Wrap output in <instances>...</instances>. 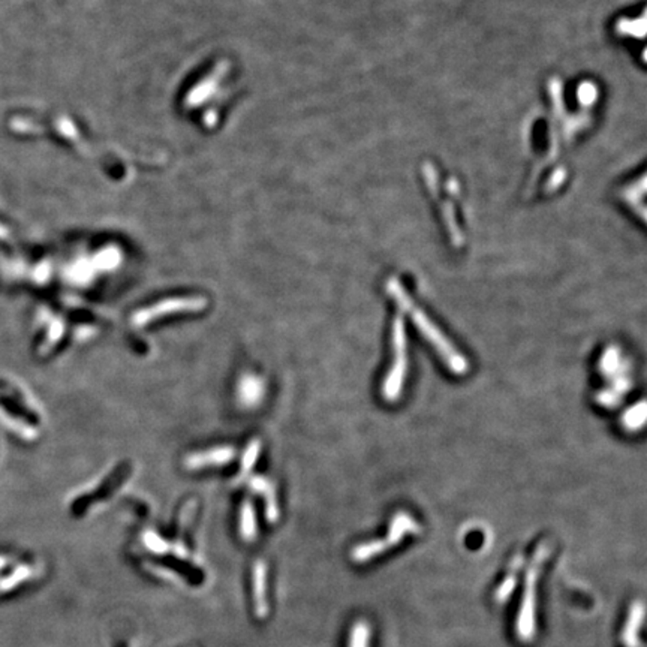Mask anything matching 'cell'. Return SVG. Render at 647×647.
Returning <instances> with one entry per match:
<instances>
[{"label":"cell","mask_w":647,"mask_h":647,"mask_svg":"<svg viewBox=\"0 0 647 647\" xmlns=\"http://www.w3.org/2000/svg\"><path fill=\"white\" fill-rule=\"evenodd\" d=\"M387 292L393 299L396 305L399 306L402 312L407 313L411 317L417 330L420 331L423 338L432 345L437 356L446 363V368L455 375H466L469 370V363L466 358L457 351V348L446 339V336L439 330V327L427 317V313L423 309L416 305L411 296L400 283L399 279L390 278L387 280Z\"/></svg>","instance_id":"1"},{"label":"cell","mask_w":647,"mask_h":647,"mask_svg":"<svg viewBox=\"0 0 647 647\" xmlns=\"http://www.w3.org/2000/svg\"><path fill=\"white\" fill-rule=\"evenodd\" d=\"M552 541L544 540L538 544L532 554L526 573H524V593L520 601L519 614L515 621V632L524 643L535 639L536 634V587L541 579V573L550 554H554Z\"/></svg>","instance_id":"2"},{"label":"cell","mask_w":647,"mask_h":647,"mask_svg":"<svg viewBox=\"0 0 647 647\" xmlns=\"http://www.w3.org/2000/svg\"><path fill=\"white\" fill-rule=\"evenodd\" d=\"M407 372V339L402 312L396 313L391 324V363L382 381V399L395 403L402 396Z\"/></svg>","instance_id":"3"},{"label":"cell","mask_w":647,"mask_h":647,"mask_svg":"<svg viewBox=\"0 0 647 647\" xmlns=\"http://www.w3.org/2000/svg\"><path fill=\"white\" fill-rule=\"evenodd\" d=\"M418 534H421V524L407 511H399L397 515H393L386 538L357 545L352 550V559L358 564H365L399 545L405 536L418 535Z\"/></svg>","instance_id":"4"},{"label":"cell","mask_w":647,"mask_h":647,"mask_svg":"<svg viewBox=\"0 0 647 647\" xmlns=\"http://www.w3.org/2000/svg\"><path fill=\"white\" fill-rule=\"evenodd\" d=\"M207 300L202 297H188V299H172V300L161 301L151 308L138 310L132 317L133 326H147L149 322L158 318L172 315L176 312H192V310H201L206 308Z\"/></svg>","instance_id":"5"},{"label":"cell","mask_w":647,"mask_h":647,"mask_svg":"<svg viewBox=\"0 0 647 647\" xmlns=\"http://www.w3.org/2000/svg\"><path fill=\"white\" fill-rule=\"evenodd\" d=\"M644 622V605L640 601H634L631 604L630 612L626 616L625 625L622 630V643L625 647H643L640 640V631Z\"/></svg>","instance_id":"6"},{"label":"cell","mask_w":647,"mask_h":647,"mask_svg":"<svg viewBox=\"0 0 647 647\" xmlns=\"http://www.w3.org/2000/svg\"><path fill=\"white\" fill-rule=\"evenodd\" d=\"M234 456H236L234 448L223 446V448H218V450H209L204 451V453L191 455L186 459L185 465L188 469H201V467L211 466V465H223V463L234 459Z\"/></svg>","instance_id":"7"},{"label":"cell","mask_w":647,"mask_h":647,"mask_svg":"<svg viewBox=\"0 0 647 647\" xmlns=\"http://www.w3.org/2000/svg\"><path fill=\"white\" fill-rule=\"evenodd\" d=\"M522 565H524V554H515V559H513V562H511L510 568L506 571L505 577L502 580V583L499 584V587H497L496 593H495V598H496L499 604L506 603L508 598H510L511 593L515 592Z\"/></svg>","instance_id":"8"},{"label":"cell","mask_w":647,"mask_h":647,"mask_svg":"<svg viewBox=\"0 0 647 647\" xmlns=\"http://www.w3.org/2000/svg\"><path fill=\"white\" fill-rule=\"evenodd\" d=\"M261 390V382L257 381L255 377H246L241 382V399L248 405H252L260 399Z\"/></svg>","instance_id":"9"},{"label":"cell","mask_w":647,"mask_h":647,"mask_svg":"<svg viewBox=\"0 0 647 647\" xmlns=\"http://www.w3.org/2000/svg\"><path fill=\"white\" fill-rule=\"evenodd\" d=\"M370 631L366 622H357L351 632L349 647H369Z\"/></svg>","instance_id":"10"},{"label":"cell","mask_w":647,"mask_h":647,"mask_svg":"<svg viewBox=\"0 0 647 647\" xmlns=\"http://www.w3.org/2000/svg\"><path fill=\"white\" fill-rule=\"evenodd\" d=\"M260 446H260V441H253L249 444L245 457H243V465H241V476L246 475L257 462Z\"/></svg>","instance_id":"11"}]
</instances>
